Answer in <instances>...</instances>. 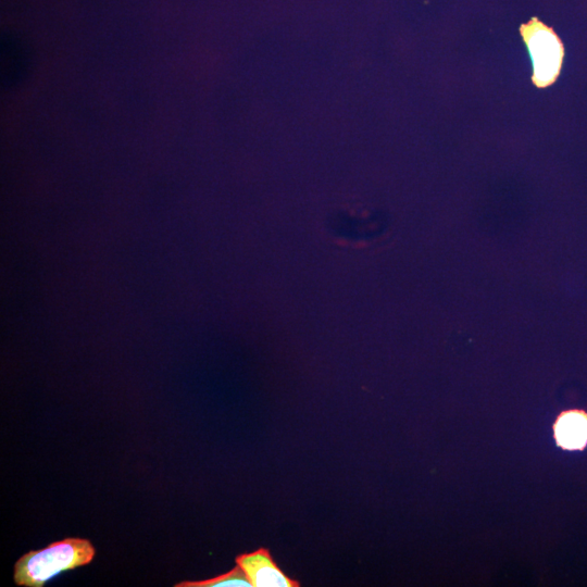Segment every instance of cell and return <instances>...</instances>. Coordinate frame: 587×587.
I'll use <instances>...</instances> for the list:
<instances>
[{
  "label": "cell",
  "mask_w": 587,
  "mask_h": 587,
  "mask_svg": "<svg viewBox=\"0 0 587 587\" xmlns=\"http://www.w3.org/2000/svg\"><path fill=\"white\" fill-rule=\"evenodd\" d=\"M175 587H252L243 571L236 565L225 574L204 580H186L174 585Z\"/></svg>",
  "instance_id": "6"
},
{
  "label": "cell",
  "mask_w": 587,
  "mask_h": 587,
  "mask_svg": "<svg viewBox=\"0 0 587 587\" xmlns=\"http://www.w3.org/2000/svg\"><path fill=\"white\" fill-rule=\"evenodd\" d=\"M236 564L243 571L252 587H299L300 583L287 576L274 561L267 548L236 557Z\"/></svg>",
  "instance_id": "3"
},
{
  "label": "cell",
  "mask_w": 587,
  "mask_h": 587,
  "mask_svg": "<svg viewBox=\"0 0 587 587\" xmlns=\"http://www.w3.org/2000/svg\"><path fill=\"white\" fill-rule=\"evenodd\" d=\"M552 432L555 445L566 451H583L587 447V411L569 409L560 412Z\"/></svg>",
  "instance_id": "5"
},
{
  "label": "cell",
  "mask_w": 587,
  "mask_h": 587,
  "mask_svg": "<svg viewBox=\"0 0 587 587\" xmlns=\"http://www.w3.org/2000/svg\"><path fill=\"white\" fill-rule=\"evenodd\" d=\"M95 554L88 539L71 537L54 541L22 555L14 566V582L18 586L42 587L62 572L89 564Z\"/></svg>",
  "instance_id": "1"
},
{
  "label": "cell",
  "mask_w": 587,
  "mask_h": 587,
  "mask_svg": "<svg viewBox=\"0 0 587 587\" xmlns=\"http://www.w3.org/2000/svg\"><path fill=\"white\" fill-rule=\"evenodd\" d=\"M530 54L534 74L533 82L544 88L554 83L560 74L564 47L554 30L537 18H532L520 28Z\"/></svg>",
  "instance_id": "2"
},
{
  "label": "cell",
  "mask_w": 587,
  "mask_h": 587,
  "mask_svg": "<svg viewBox=\"0 0 587 587\" xmlns=\"http://www.w3.org/2000/svg\"><path fill=\"white\" fill-rule=\"evenodd\" d=\"M1 84L4 89L14 88L27 76L32 57L27 45L20 38L4 34L0 47Z\"/></svg>",
  "instance_id": "4"
}]
</instances>
